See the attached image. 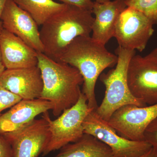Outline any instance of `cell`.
I'll return each instance as SVG.
<instances>
[{
  "instance_id": "cell-1",
  "label": "cell",
  "mask_w": 157,
  "mask_h": 157,
  "mask_svg": "<svg viewBox=\"0 0 157 157\" xmlns=\"http://www.w3.org/2000/svg\"><path fill=\"white\" fill-rule=\"evenodd\" d=\"M117 60L116 55L107 50L105 45L90 36H81L74 39L60 59V62L79 71L83 79L82 92L87 99L89 107L94 109L98 106L95 95L98 77L105 69L116 66Z\"/></svg>"
},
{
  "instance_id": "cell-2",
  "label": "cell",
  "mask_w": 157,
  "mask_h": 157,
  "mask_svg": "<svg viewBox=\"0 0 157 157\" xmlns=\"http://www.w3.org/2000/svg\"><path fill=\"white\" fill-rule=\"evenodd\" d=\"M94 17L92 10L66 5L42 25L40 39L46 56L56 62L74 39L90 36Z\"/></svg>"
},
{
  "instance_id": "cell-3",
  "label": "cell",
  "mask_w": 157,
  "mask_h": 157,
  "mask_svg": "<svg viewBox=\"0 0 157 157\" xmlns=\"http://www.w3.org/2000/svg\"><path fill=\"white\" fill-rule=\"evenodd\" d=\"M39 67L43 80L40 99L49 101L55 116L77 103L83 84L82 76L76 68L63 62H56L42 52L37 54Z\"/></svg>"
},
{
  "instance_id": "cell-4",
  "label": "cell",
  "mask_w": 157,
  "mask_h": 157,
  "mask_svg": "<svg viewBox=\"0 0 157 157\" xmlns=\"http://www.w3.org/2000/svg\"><path fill=\"white\" fill-rule=\"evenodd\" d=\"M118 57L115 68L101 75L100 80L105 86V96L96 113L102 119L109 120L113 113L123 106L134 105L138 107L147 106L132 95L128 82L129 63L136 54L135 50L124 49L119 46L115 50Z\"/></svg>"
},
{
  "instance_id": "cell-5",
  "label": "cell",
  "mask_w": 157,
  "mask_h": 157,
  "mask_svg": "<svg viewBox=\"0 0 157 157\" xmlns=\"http://www.w3.org/2000/svg\"><path fill=\"white\" fill-rule=\"evenodd\" d=\"M94 109L89 107L87 99L82 92L77 103L64 110L55 120L51 119L48 111L44 113L49 124V137L42 156L80 139L84 134L83 121Z\"/></svg>"
},
{
  "instance_id": "cell-6",
  "label": "cell",
  "mask_w": 157,
  "mask_h": 157,
  "mask_svg": "<svg viewBox=\"0 0 157 157\" xmlns=\"http://www.w3.org/2000/svg\"><path fill=\"white\" fill-rule=\"evenodd\" d=\"M82 125L85 134L92 135L111 149L112 157H139L152 148L146 141H134L119 135L107 121L98 115L95 109L88 114Z\"/></svg>"
},
{
  "instance_id": "cell-7",
  "label": "cell",
  "mask_w": 157,
  "mask_h": 157,
  "mask_svg": "<svg viewBox=\"0 0 157 157\" xmlns=\"http://www.w3.org/2000/svg\"><path fill=\"white\" fill-rule=\"evenodd\" d=\"M153 25L143 13L127 7L118 19L114 37L119 46L141 52L154 33Z\"/></svg>"
},
{
  "instance_id": "cell-8",
  "label": "cell",
  "mask_w": 157,
  "mask_h": 157,
  "mask_svg": "<svg viewBox=\"0 0 157 157\" xmlns=\"http://www.w3.org/2000/svg\"><path fill=\"white\" fill-rule=\"evenodd\" d=\"M48 128L43 113L42 118L35 119L15 131L1 135L11 144L12 157H38L48 142Z\"/></svg>"
},
{
  "instance_id": "cell-9",
  "label": "cell",
  "mask_w": 157,
  "mask_h": 157,
  "mask_svg": "<svg viewBox=\"0 0 157 157\" xmlns=\"http://www.w3.org/2000/svg\"><path fill=\"white\" fill-rule=\"evenodd\" d=\"M157 117V104L143 107L127 105L113 113L107 121L122 137L134 141H144L145 130Z\"/></svg>"
},
{
  "instance_id": "cell-10",
  "label": "cell",
  "mask_w": 157,
  "mask_h": 157,
  "mask_svg": "<svg viewBox=\"0 0 157 157\" xmlns=\"http://www.w3.org/2000/svg\"><path fill=\"white\" fill-rule=\"evenodd\" d=\"M128 82L135 98L147 105L157 104V60L134 55L129 64Z\"/></svg>"
},
{
  "instance_id": "cell-11",
  "label": "cell",
  "mask_w": 157,
  "mask_h": 157,
  "mask_svg": "<svg viewBox=\"0 0 157 157\" xmlns=\"http://www.w3.org/2000/svg\"><path fill=\"white\" fill-rule=\"evenodd\" d=\"M1 20L4 29L19 37L37 52H44L39 26L13 0H7Z\"/></svg>"
},
{
  "instance_id": "cell-12",
  "label": "cell",
  "mask_w": 157,
  "mask_h": 157,
  "mask_svg": "<svg viewBox=\"0 0 157 157\" xmlns=\"http://www.w3.org/2000/svg\"><path fill=\"white\" fill-rule=\"evenodd\" d=\"M0 84L23 100L39 98L43 87L42 74L37 66L6 69L0 77Z\"/></svg>"
},
{
  "instance_id": "cell-13",
  "label": "cell",
  "mask_w": 157,
  "mask_h": 157,
  "mask_svg": "<svg viewBox=\"0 0 157 157\" xmlns=\"http://www.w3.org/2000/svg\"><path fill=\"white\" fill-rule=\"evenodd\" d=\"M0 51L6 69L29 68L38 65V52L4 29L0 33Z\"/></svg>"
},
{
  "instance_id": "cell-14",
  "label": "cell",
  "mask_w": 157,
  "mask_h": 157,
  "mask_svg": "<svg viewBox=\"0 0 157 157\" xmlns=\"http://www.w3.org/2000/svg\"><path fill=\"white\" fill-rule=\"evenodd\" d=\"M126 0H113L103 3L95 1L92 10L95 15L92 38L106 45L114 37L116 26L121 12L126 8Z\"/></svg>"
},
{
  "instance_id": "cell-15",
  "label": "cell",
  "mask_w": 157,
  "mask_h": 157,
  "mask_svg": "<svg viewBox=\"0 0 157 157\" xmlns=\"http://www.w3.org/2000/svg\"><path fill=\"white\" fill-rule=\"evenodd\" d=\"M52 109V104L46 100H22L0 116V135L15 131Z\"/></svg>"
},
{
  "instance_id": "cell-16",
  "label": "cell",
  "mask_w": 157,
  "mask_h": 157,
  "mask_svg": "<svg viewBox=\"0 0 157 157\" xmlns=\"http://www.w3.org/2000/svg\"><path fill=\"white\" fill-rule=\"evenodd\" d=\"M54 157H112L111 149L92 135L85 134L60 149Z\"/></svg>"
},
{
  "instance_id": "cell-17",
  "label": "cell",
  "mask_w": 157,
  "mask_h": 157,
  "mask_svg": "<svg viewBox=\"0 0 157 157\" xmlns=\"http://www.w3.org/2000/svg\"><path fill=\"white\" fill-rule=\"evenodd\" d=\"M19 8L27 12L38 26L64 9L66 4L53 0H13Z\"/></svg>"
},
{
  "instance_id": "cell-18",
  "label": "cell",
  "mask_w": 157,
  "mask_h": 157,
  "mask_svg": "<svg viewBox=\"0 0 157 157\" xmlns=\"http://www.w3.org/2000/svg\"><path fill=\"white\" fill-rule=\"evenodd\" d=\"M125 3L127 7L143 13L153 25H157V0H126Z\"/></svg>"
},
{
  "instance_id": "cell-19",
  "label": "cell",
  "mask_w": 157,
  "mask_h": 157,
  "mask_svg": "<svg viewBox=\"0 0 157 157\" xmlns=\"http://www.w3.org/2000/svg\"><path fill=\"white\" fill-rule=\"evenodd\" d=\"M21 100L19 96L9 91L0 84V116L3 110L11 108Z\"/></svg>"
},
{
  "instance_id": "cell-20",
  "label": "cell",
  "mask_w": 157,
  "mask_h": 157,
  "mask_svg": "<svg viewBox=\"0 0 157 157\" xmlns=\"http://www.w3.org/2000/svg\"><path fill=\"white\" fill-rule=\"evenodd\" d=\"M144 140L151 145L157 155V117L149 125L145 130Z\"/></svg>"
},
{
  "instance_id": "cell-21",
  "label": "cell",
  "mask_w": 157,
  "mask_h": 157,
  "mask_svg": "<svg viewBox=\"0 0 157 157\" xmlns=\"http://www.w3.org/2000/svg\"><path fill=\"white\" fill-rule=\"evenodd\" d=\"M63 4L77 6L79 8L92 10L94 2L92 0H59Z\"/></svg>"
},
{
  "instance_id": "cell-22",
  "label": "cell",
  "mask_w": 157,
  "mask_h": 157,
  "mask_svg": "<svg viewBox=\"0 0 157 157\" xmlns=\"http://www.w3.org/2000/svg\"><path fill=\"white\" fill-rule=\"evenodd\" d=\"M0 157H12L11 144L1 135H0Z\"/></svg>"
},
{
  "instance_id": "cell-23",
  "label": "cell",
  "mask_w": 157,
  "mask_h": 157,
  "mask_svg": "<svg viewBox=\"0 0 157 157\" xmlns=\"http://www.w3.org/2000/svg\"><path fill=\"white\" fill-rule=\"evenodd\" d=\"M7 0H0V33L4 29L3 28L2 22L1 20V17H2V14Z\"/></svg>"
},
{
  "instance_id": "cell-24",
  "label": "cell",
  "mask_w": 157,
  "mask_h": 157,
  "mask_svg": "<svg viewBox=\"0 0 157 157\" xmlns=\"http://www.w3.org/2000/svg\"><path fill=\"white\" fill-rule=\"evenodd\" d=\"M139 157H157L156 153L152 147L148 152Z\"/></svg>"
},
{
  "instance_id": "cell-25",
  "label": "cell",
  "mask_w": 157,
  "mask_h": 157,
  "mask_svg": "<svg viewBox=\"0 0 157 157\" xmlns=\"http://www.w3.org/2000/svg\"><path fill=\"white\" fill-rule=\"evenodd\" d=\"M146 56L149 58L154 59L157 60V47L151 52L150 53L146 55Z\"/></svg>"
},
{
  "instance_id": "cell-26",
  "label": "cell",
  "mask_w": 157,
  "mask_h": 157,
  "mask_svg": "<svg viewBox=\"0 0 157 157\" xmlns=\"http://www.w3.org/2000/svg\"><path fill=\"white\" fill-rule=\"evenodd\" d=\"M6 69L4 63H3L2 54H1V51H0V77L2 76L3 72L6 70Z\"/></svg>"
},
{
  "instance_id": "cell-27",
  "label": "cell",
  "mask_w": 157,
  "mask_h": 157,
  "mask_svg": "<svg viewBox=\"0 0 157 157\" xmlns=\"http://www.w3.org/2000/svg\"><path fill=\"white\" fill-rule=\"evenodd\" d=\"M95 2H98V3H103L109 2L110 0H95Z\"/></svg>"
}]
</instances>
